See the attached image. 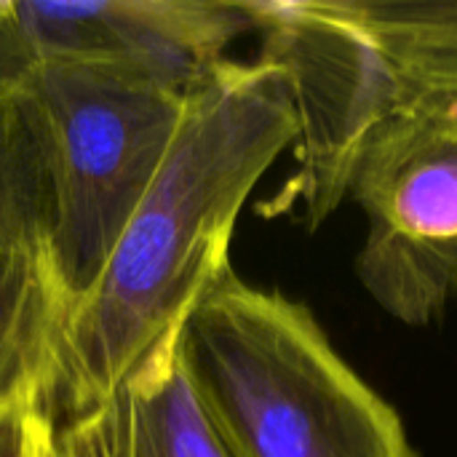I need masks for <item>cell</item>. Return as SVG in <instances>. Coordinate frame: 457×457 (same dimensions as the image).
Masks as SVG:
<instances>
[{
	"mask_svg": "<svg viewBox=\"0 0 457 457\" xmlns=\"http://www.w3.org/2000/svg\"><path fill=\"white\" fill-rule=\"evenodd\" d=\"M54 420L43 402L13 410L0 420V457H48Z\"/></svg>",
	"mask_w": 457,
	"mask_h": 457,
	"instance_id": "cell-11",
	"label": "cell"
},
{
	"mask_svg": "<svg viewBox=\"0 0 457 457\" xmlns=\"http://www.w3.org/2000/svg\"><path fill=\"white\" fill-rule=\"evenodd\" d=\"M177 356L244 457H420L316 316L233 268L185 316Z\"/></svg>",
	"mask_w": 457,
	"mask_h": 457,
	"instance_id": "cell-2",
	"label": "cell"
},
{
	"mask_svg": "<svg viewBox=\"0 0 457 457\" xmlns=\"http://www.w3.org/2000/svg\"><path fill=\"white\" fill-rule=\"evenodd\" d=\"M54 198L35 115L16 86L0 80V257H48Z\"/></svg>",
	"mask_w": 457,
	"mask_h": 457,
	"instance_id": "cell-10",
	"label": "cell"
},
{
	"mask_svg": "<svg viewBox=\"0 0 457 457\" xmlns=\"http://www.w3.org/2000/svg\"><path fill=\"white\" fill-rule=\"evenodd\" d=\"M48 257H0V420L43 402L67 316Z\"/></svg>",
	"mask_w": 457,
	"mask_h": 457,
	"instance_id": "cell-8",
	"label": "cell"
},
{
	"mask_svg": "<svg viewBox=\"0 0 457 457\" xmlns=\"http://www.w3.org/2000/svg\"><path fill=\"white\" fill-rule=\"evenodd\" d=\"M48 457H244L190 383L177 340L96 407L56 420Z\"/></svg>",
	"mask_w": 457,
	"mask_h": 457,
	"instance_id": "cell-7",
	"label": "cell"
},
{
	"mask_svg": "<svg viewBox=\"0 0 457 457\" xmlns=\"http://www.w3.org/2000/svg\"><path fill=\"white\" fill-rule=\"evenodd\" d=\"M396 78L457 115V0H332Z\"/></svg>",
	"mask_w": 457,
	"mask_h": 457,
	"instance_id": "cell-9",
	"label": "cell"
},
{
	"mask_svg": "<svg viewBox=\"0 0 457 457\" xmlns=\"http://www.w3.org/2000/svg\"><path fill=\"white\" fill-rule=\"evenodd\" d=\"M257 32L252 3L0 0V80L43 62L83 64L187 94Z\"/></svg>",
	"mask_w": 457,
	"mask_h": 457,
	"instance_id": "cell-6",
	"label": "cell"
},
{
	"mask_svg": "<svg viewBox=\"0 0 457 457\" xmlns=\"http://www.w3.org/2000/svg\"><path fill=\"white\" fill-rule=\"evenodd\" d=\"M249 3L260 35L257 56L287 75L297 112V169L262 212L273 217L300 209L305 225L319 228L348 195L367 131L404 96V86L332 0Z\"/></svg>",
	"mask_w": 457,
	"mask_h": 457,
	"instance_id": "cell-5",
	"label": "cell"
},
{
	"mask_svg": "<svg viewBox=\"0 0 457 457\" xmlns=\"http://www.w3.org/2000/svg\"><path fill=\"white\" fill-rule=\"evenodd\" d=\"M348 195L367 220L356 257L364 292L396 321L428 327L457 297L455 112L404 86L367 131Z\"/></svg>",
	"mask_w": 457,
	"mask_h": 457,
	"instance_id": "cell-4",
	"label": "cell"
},
{
	"mask_svg": "<svg viewBox=\"0 0 457 457\" xmlns=\"http://www.w3.org/2000/svg\"><path fill=\"white\" fill-rule=\"evenodd\" d=\"M297 139L287 75L225 59L185 94L182 120L96 284L67 308L46 410L80 415L177 340L206 287L230 268L238 214Z\"/></svg>",
	"mask_w": 457,
	"mask_h": 457,
	"instance_id": "cell-1",
	"label": "cell"
},
{
	"mask_svg": "<svg viewBox=\"0 0 457 457\" xmlns=\"http://www.w3.org/2000/svg\"><path fill=\"white\" fill-rule=\"evenodd\" d=\"M5 83L19 88L43 137L54 198L48 265L72 305L102 276L155 179L185 94L67 62L24 67Z\"/></svg>",
	"mask_w": 457,
	"mask_h": 457,
	"instance_id": "cell-3",
	"label": "cell"
}]
</instances>
